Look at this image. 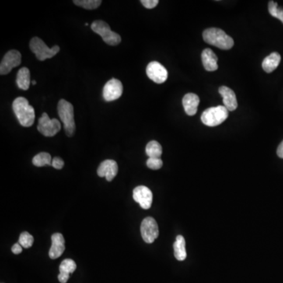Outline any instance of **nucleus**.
<instances>
[{
	"mask_svg": "<svg viewBox=\"0 0 283 283\" xmlns=\"http://www.w3.org/2000/svg\"><path fill=\"white\" fill-rule=\"evenodd\" d=\"M33 242H34V238L27 231L22 232L20 237H19V239H18V243L20 244L21 246L25 249H29V248L32 247Z\"/></svg>",
	"mask_w": 283,
	"mask_h": 283,
	"instance_id": "nucleus-26",
	"label": "nucleus"
},
{
	"mask_svg": "<svg viewBox=\"0 0 283 283\" xmlns=\"http://www.w3.org/2000/svg\"><path fill=\"white\" fill-rule=\"evenodd\" d=\"M147 75L151 81L161 85L168 79V71L158 61H151L147 67Z\"/></svg>",
	"mask_w": 283,
	"mask_h": 283,
	"instance_id": "nucleus-10",
	"label": "nucleus"
},
{
	"mask_svg": "<svg viewBox=\"0 0 283 283\" xmlns=\"http://www.w3.org/2000/svg\"><path fill=\"white\" fill-rule=\"evenodd\" d=\"M57 113L63 123L66 135L68 137L74 136L76 131V124L73 104L65 99H61L57 104Z\"/></svg>",
	"mask_w": 283,
	"mask_h": 283,
	"instance_id": "nucleus-3",
	"label": "nucleus"
},
{
	"mask_svg": "<svg viewBox=\"0 0 283 283\" xmlns=\"http://www.w3.org/2000/svg\"><path fill=\"white\" fill-rule=\"evenodd\" d=\"M147 165L149 169L153 170H158L163 165V162L161 158H148L147 161Z\"/></svg>",
	"mask_w": 283,
	"mask_h": 283,
	"instance_id": "nucleus-27",
	"label": "nucleus"
},
{
	"mask_svg": "<svg viewBox=\"0 0 283 283\" xmlns=\"http://www.w3.org/2000/svg\"><path fill=\"white\" fill-rule=\"evenodd\" d=\"M201 60L204 69L214 72L218 69V57L211 49H204L201 53Z\"/></svg>",
	"mask_w": 283,
	"mask_h": 283,
	"instance_id": "nucleus-16",
	"label": "nucleus"
},
{
	"mask_svg": "<svg viewBox=\"0 0 283 283\" xmlns=\"http://www.w3.org/2000/svg\"><path fill=\"white\" fill-rule=\"evenodd\" d=\"M173 248H174V255L176 260L183 261L186 258V242L182 235H178L176 237Z\"/></svg>",
	"mask_w": 283,
	"mask_h": 283,
	"instance_id": "nucleus-21",
	"label": "nucleus"
},
{
	"mask_svg": "<svg viewBox=\"0 0 283 283\" xmlns=\"http://www.w3.org/2000/svg\"><path fill=\"white\" fill-rule=\"evenodd\" d=\"M123 85L119 80L111 79L103 88V98L106 102H112L120 99L123 94Z\"/></svg>",
	"mask_w": 283,
	"mask_h": 283,
	"instance_id": "nucleus-11",
	"label": "nucleus"
},
{
	"mask_svg": "<svg viewBox=\"0 0 283 283\" xmlns=\"http://www.w3.org/2000/svg\"><path fill=\"white\" fill-rule=\"evenodd\" d=\"M77 269V264L72 259H65L61 262L59 266L60 274L58 280L61 283H66L69 278V274L74 273Z\"/></svg>",
	"mask_w": 283,
	"mask_h": 283,
	"instance_id": "nucleus-17",
	"label": "nucleus"
},
{
	"mask_svg": "<svg viewBox=\"0 0 283 283\" xmlns=\"http://www.w3.org/2000/svg\"><path fill=\"white\" fill-rule=\"evenodd\" d=\"M31 50L34 53L39 61H43L45 60L54 57L60 51V47L55 45L54 47H47L44 42L38 37H33L29 43Z\"/></svg>",
	"mask_w": 283,
	"mask_h": 283,
	"instance_id": "nucleus-5",
	"label": "nucleus"
},
{
	"mask_svg": "<svg viewBox=\"0 0 283 283\" xmlns=\"http://www.w3.org/2000/svg\"><path fill=\"white\" fill-rule=\"evenodd\" d=\"M133 198L144 209H149L152 205V191L147 186H138L133 190Z\"/></svg>",
	"mask_w": 283,
	"mask_h": 283,
	"instance_id": "nucleus-12",
	"label": "nucleus"
},
{
	"mask_svg": "<svg viewBox=\"0 0 283 283\" xmlns=\"http://www.w3.org/2000/svg\"><path fill=\"white\" fill-rule=\"evenodd\" d=\"M146 153L149 158H161L162 154V147L158 142L153 140L147 144Z\"/></svg>",
	"mask_w": 283,
	"mask_h": 283,
	"instance_id": "nucleus-22",
	"label": "nucleus"
},
{
	"mask_svg": "<svg viewBox=\"0 0 283 283\" xmlns=\"http://www.w3.org/2000/svg\"><path fill=\"white\" fill-rule=\"evenodd\" d=\"M22 63V54L17 50H11L4 55L0 64V74L7 75L12 68L20 65Z\"/></svg>",
	"mask_w": 283,
	"mask_h": 283,
	"instance_id": "nucleus-9",
	"label": "nucleus"
},
{
	"mask_svg": "<svg viewBox=\"0 0 283 283\" xmlns=\"http://www.w3.org/2000/svg\"><path fill=\"white\" fill-rule=\"evenodd\" d=\"M141 4L147 9H153L159 4L158 0H142Z\"/></svg>",
	"mask_w": 283,
	"mask_h": 283,
	"instance_id": "nucleus-28",
	"label": "nucleus"
},
{
	"mask_svg": "<svg viewBox=\"0 0 283 283\" xmlns=\"http://www.w3.org/2000/svg\"><path fill=\"white\" fill-rule=\"evenodd\" d=\"M281 61V56L278 53L273 52L266 57L262 62L263 69L267 74H271L277 68Z\"/></svg>",
	"mask_w": 283,
	"mask_h": 283,
	"instance_id": "nucleus-19",
	"label": "nucleus"
},
{
	"mask_svg": "<svg viewBox=\"0 0 283 283\" xmlns=\"http://www.w3.org/2000/svg\"><path fill=\"white\" fill-rule=\"evenodd\" d=\"M61 123L57 119H50L47 113H43L38 121L37 129L46 137H53L61 130Z\"/></svg>",
	"mask_w": 283,
	"mask_h": 283,
	"instance_id": "nucleus-7",
	"label": "nucleus"
},
{
	"mask_svg": "<svg viewBox=\"0 0 283 283\" xmlns=\"http://www.w3.org/2000/svg\"><path fill=\"white\" fill-rule=\"evenodd\" d=\"M228 109L224 106L208 108L201 114V121L205 125L216 127L222 124L228 117Z\"/></svg>",
	"mask_w": 283,
	"mask_h": 283,
	"instance_id": "nucleus-4",
	"label": "nucleus"
},
{
	"mask_svg": "<svg viewBox=\"0 0 283 283\" xmlns=\"http://www.w3.org/2000/svg\"><path fill=\"white\" fill-rule=\"evenodd\" d=\"M74 4L86 10H95L100 7L101 0H74Z\"/></svg>",
	"mask_w": 283,
	"mask_h": 283,
	"instance_id": "nucleus-24",
	"label": "nucleus"
},
{
	"mask_svg": "<svg viewBox=\"0 0 283 283\" xmlns=\"http://www.w3.org/2000/svg\"><path fill=\"white\" fill-rule=\"evenodd\" d=\"M203 39L205 43L214 47L229 50L234 46V40L224 30L217 28H209L203 32Z\"/></svg>",
	"mask_w": 283,
	"mask_h": 283,
	"instance_id": "nucleus-2",
	"label": "nucleus"
},
{
	"mask_svg": "<svg viewBox=\"0 0 283 283\" xmlns=\"http://www.w3.org/2000/svg\"><path fill=\"white\" fill-rule=\"evenodd\" d=\"M268 11L271 16L278 18L283 23V8H278L277 3L270 1L268 3Z\"/></svg>",
	"mask_w": 283,
	"mask_h": 283,
	"instance_id": "nucleus-25",
	"label": "nucleus"
},
{
	"mask_svg": "<svg viewBox=\"0 0 283 283\" xmlns=\"http://www.w3.org/2000/svg\"><path fill=\"white\" fill-rule=\"evenodd\" d=\"M32 84H33V85H36V81H32Z\"/></svg>",
	"mask_w": 283,
	"mask_h": 283,
	"instance_id": "nucleus-32",
	"label": "nucleus"
},
{
	"mask_svg": "<svg viewBox=\"0 0 283 283\" xmlns=\"http://www.w3.org/2000/svg\"><path fill=\"white\" fill-rule=\"evenodd\" d=\"M17 85L20 89L27 91L30 87V71L26 67L20 68L17 75Z\"/></svg>",
	"mask_w": 283,
	"mask_h": 283,
	"instance_id": "nucleus-20",
	"label": "nucleus"
},
{
	"mask_svg": "<svg viewBox=\"0 0 283 283\" xmlns=\"http://www.w3.org/2000/svg\"><path fill=\"white\" fill-rule=\"evenodd\" d=\"M92 29L102 38L105 43L110 46H117L121 42V37L118 33L111 30L109 25L104 21H95L92 24Z\"/></svg>",
	"mask_w": 283,
	"mask_h": 283,
	"instance_id": "nucleus-6",
	"label": "nucleus"
},
{
	"mask_svg": "<svg viewBox=\"0 0 283 283\" xmlns=\"http://www.w3.org/2000/svg\"><path fill=\"white\" fill-rule=\"evenodd\" d=\"M11 250H12L14 254H20V253L22 252V246H21L20 244L18 242V243H15V245L12 246Z\"/></svg>",
	"mask_w": 283,
	"mask_h": 283,
	"instance_id": "nucleus-30",
	"label": "nucleus"
},
{
	"mask_svg": "<svg viewBox=\"0 0 283 283\" xmlns=\"http://www.w3.org/2000/svg\"><path fill=\"white\" fill-rule=\"evenodd\" d=\"M64 161L61 158L55 157L54 159H52V166L56 169H61L64 167Z\"/></svg>",
	"mask_w": 283,
	"mask_h": 283,
	"instance_id": "nucleus-29",
	"label": "nucleus"
},
{
	"mask_svg": "<svg viewBox=\"0 0 283 283\" xmlns=\"http://www.w3.org/2000/svg\"><path fill=\"white\" fill-rule=\"evenodd\" d=\"M200 103V99L195 94L188 93L183 99V106L185 112L188 116H194L197 113V106Z\"/></svg>",
	"mask_w": 283,
	"mask_h": 283,
	"instance_id": "nucleus-18",
	"label": "nucleus"
},
{
	"mask_svg": "<svg viewBox=\"0 0 283 283\" xmlns=\"http://www.w3.org/2000/svg\"><path fill=\"white\" fill-rule=\"evenodd\" d=\"M277 154H278V156L280 158H282L283 159V141L278 146V150H277Z\"/></svg>",
	"mask_w": 283,
	"mask_h": 283,
	"instance_id": "nucleus-31",
	"label": "nucleus"
},
{
	"mask_svg": "<svg viewBox=\"0 0 283 283\" xmlns=\"http://www.w3.org/2000/svg\"><path fill=\"white\" fill-rule=\"evenodd\" d=\"M118 172V165L113 160H106L99 165L97 173L99 177H106V180L111 182Z\"/></svg>",
	"mask_w": 283,
	"mask_h": 283,
	"instance_id": "nucleus-13",
	"label": "nucleus"
},
{
	"mask_svg": "<svg viewBox=\"0 0 283 283\" xmlns=\"http://www.w3.org/2000/svg\"><path fill=\"white\" fill-rule=\"evenodd\" d=\"M12 107L21 125L26 127L33 125L36 117L35 109L29 105L27 99L24 97L17 98L13 102Z\"/></svg>",
	"mask_w": 283,
	"mask_h": 283,
	"instance_id": "nucleus-1",
	"label": "nucleus"
},
{
	"mask_svg": "<svg viewBox=\"0 0 283 283\" xmlns=\"http://www.w3.org/2000/svg\"><path fill=\"white\" fill-rule=\"evenodd\" d=\"M142 237L144 242L151 244L158 239L159 235V228L158 223L153 217H147L141 224Z\"/></svg>",
	"mask_w": 283,
	"mask_h": 283,
	"instance_id": "nucleus-8",
	"label": "nucleus"
},
{
	"mask_svg": "<svg viewBox=\"0 0 283 283\" xmlns=\"http://www.w3.org/2000/svg\"><path fill=\"white\" fill-rule=\"evenodd\" d=\"M51 241L52 244L49 251V256L50 259L55 260L60 257L65 251V239L61 233H55L51 236Z\"/></svg>",
	"mask_w": 283,
	"mask_h": 283,
	"instance_id": "nucleus-14",
	"label": "nucleus"
},
{
	"mask_svg": "<svg viewBox=\"0 0 283 283\" xmlns=\"http://www.w3.org/2000/svg\"><path fill=\"white\" fill-rule=\"evenodd\" d=\"M33 164L36 167H43L52 165V158L48 153L42 152L33 158Z\"/></svg>",
	"mask_w": 283,
	"mask_h": 283,
	"instance_id": "nucleus-23",
	"label": "nucleus"
},
{
	"mask_svg": "<svg viewBox=\"0 0 283 283\" xmlns=\"http://www.w3.org/2000/svg\"><path fill=\"white\" fill-rule=\"evenodd\" d=\"M219 93L222 95L224 106L228 109V111H234L238 108L236 95L233 90L226 86H222L219 89Z\"/></svg>",
	"mask_w": 283,
	"mask_h": 283,
	"instance_id": "nucleus-15",
	"label": "nucleus"
}]
</instances>
